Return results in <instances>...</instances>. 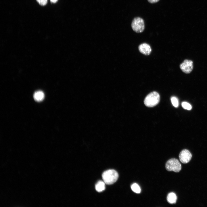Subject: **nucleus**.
Listing matches in <instances>:
<instances>
[{
    "label": "nucleus",
    "mask_w": 207,
    "mask_h": 207,
    "mask_svg": "<svg viewBox=\"0 0 207 207\" xmlns=\"http://www.w3.org/2000/svg\"><path fill=\"white\" fill-rule=\"evenodd\" d=\"M179 66L183 72L186 74H189L193 69V62L191 60L185 59L180 64Z\"/></svg>",
    "instance_id": "nucleus-5"
},
{
    "label": "nucleus",
    "mask_w": 207,
    "mask_h": 207,
    "mask_svg": "<svg viewBox=\"0 0 207 207\" xmlns=\"http://www.w3.org/2000/svg\"><path fill=\"white\" fill-rule=\"evenodd\" d=\"M131 26L133 31L137 33H141L145 29L144 20L139 17L135 18L132 22Z\"/></svg>",
    "instance_id": "nucleus-4"
},
{
    "label": "nucleus",
    "mask_w": 207,
    "mask_h": 207,
    "mask_svg": "<svg viewBox=\"0 0 207 207\" xmlns=\"http://www.w3.org/2000/svg\"><path fill=\"white\" fill-rule=\"evenodd\" d=\"M138 48L139 51L145 55H149L152 51L150 46L146 43L141 44L139 46Z\"/></svg>",
    "instance_id": "nucleus-7"
},
{
    "label": "nucleus",
    "mask_w": 207,
    "mask_h": 207,
    "mask_svg": "<svg viewBox=\"0 0 207 207\" xmlns=\"http://www.w3.org/2000/svg\"><path fill=\"white\" fill-rule=\"evenodd\" d=\"M105 183L103 181H99L96 184L95 188L96 190L98 192L104 191L105 189Z\"/></svg>",
    "instance_id": "nucleus-10"
},
{
    "label": "nucleus",
    "mask_w": 207,
    "mask_h": 207,
    "mask_svg": "<svg viewBox=\"0 0 207 207\" xmlns=\"http://www.w3.org/2000/svg\"><path fill=\"white\" fill-rule=\"evenodd\" d=\"M160 0H147L148 1L151 3H154L157 2Z\"/></svg>",
    "instance_id": "nucleus-15"
},
{
    "label": "nucleus",
    "mask_w": 207,
    "mask_h": 207,
    "mask_svg": "<svg viewBox=\"0 0 207 207\" xmlns=\"http://www.w3.org/2000/svg\"><path fill=\"white\" fill-rule=\"evenodd\" d=\"M165 167L168 171L178 172L181 169V164L179 160L176 158H171L166 162Z\"/></svg>",
    "instance_id": "nucleus-3"
},
{
    "label": "nucleus",
    "mask_w": 207,
    "mask_h": 207,
    "mask_svg": "<svg viewBox=\"0 0 207 207\" xmlns=\"http://www.w3.org/2000/svg\"><path fill=\"white\" fill-rule=\"evenodd\" d=\"M160 100V96L159 93L156 91H153L146 96L144 102L146 106L152 107L156 105L159 103Z\"/></svg>",
    "instance_id": "nucleus-2"
},
{
    "label": "nucleus",
    "mask_w": 207,
    "mask_h": 207,
    "mask_svg": "<svg viewBox=\"0 0 207 207\" xmlns=\"http://www.w3.org/2000/svg\"><path fill=\"white\" fill-rule=\"evenodd\" d=\"M167 200L168 202L170 204L176 203L177 200V196L176 194L173 192H170L168 194L167 197Z\"/></svg>",
    "instance_id": "nucleus-9"
},
{
    "label": "nucleus",
    "mask_w": 207,
    "mask_h": 207,
    "mask_svg": "<svg viewBox=\"0 0 207 207\" xmlns=\"http://www.w3.org/2000/svg\"><path fill=\"white\" fill-rule=\"evenodd\" d=\"M132 190L135 193H139L141 192V189L138 184L136 183H134L131 186Z\"/></svg>",
    "instance_id": "nucleus-11"
},
{
    "label": "nucleus",
    "mask_w": 207,
    "mask_h": 207,
    "mask_svg": "<svg viewBox=\"0 0 207 207\" xmlns=\"http://www.w3.org/2000/svg\"><path fill=\"white\" fill-rule=\"evenodd\" d=\"M181 105L183 108L185 109L190 110L191 109V105L187 102H183L182 103Z\"/></svg>",
    "instance_id": "nucleus-12"
},
{
    "label": "nucleus",
    "mask_w": 207,
    "mask_h": 207,
    "mask_svg": "<svg viewBox=\"0 0 207 207\" xmlns=\"http://www.w3.org/2000/svg\"><path fill=\"white\" fill-rule=\"evenodd\" d=\"M39 3L42 5H44L47 3V0H37Z\"/></svg>",
    "instance_id": "nucleus-14"
},
{
    "label": "nucleus",
    "mask_w": 207,
    "mask_h": 207,
    "mask_svg": "<svg viewBox=\"0 0 207 207\" xmlns=\"http://www.w3.org/2000/svg\"><path fill=\"white\" fill-rule=\"evenodd\" d=\"M102 177L105 184L111 185L117 181L118 177V174L115 170L110 169L104 171L103 173Z\"/></svg>",
    "instance_id": "nucleus-1"
},
{
    "label": "nucleus",
    "mask_w": 207,
    "mask_h": 207,
    "mask_svg": "<svg viewBox=\"0 0 207 207\" xmlns=\"http://www.w3.org/2000/svg\"><path fill=\"white\" fill-rule=\"evenodd\" d=\"M45 97L43 92L41 91H38L34 93L33 95V97L36 101H42Z\"/></svg>",
    "instance_id": "nucleus-8"
},
{
    "label": "nucleus",
    "mask_w": 207,
    "mask_h": 207,
    "mask_svg": "<svg viewBox=\"0 0 207 207\" xmlns=\"http://www.w3.org/2000/svg\"><path fill=\"white\" fill-rule=\"evenodd\" d=\"M192 154L187 150L184 149L180 152L179 157L180 161L183 163H187L191 160Z\"/></svg>",
    "instance_id": "nucleus-6"
},
{
    "label": "nucleus",
    "mask_w": 207,
    "mask_h": 207,
    "mask_svg": "<svg viewBox=\"0 0 207 207\" xmlns=\"http://www.w3.org/2000/svg\"><path fill=\"white\" fill-rule=\"evenodd\" d=\"M171 100L173 105L175 107H177L179 105L177 99L175 97H172L171 98Z\"/></svg>",
    "instance_id": "nucleus-13"
},
{
    "label": "nucleus",
    "mask_w": 207,
    "mask_h": 207,
    "mask_svg": "<svg viewBox=\"0 0 207 207\" xmlns=\"http://www.w3.org/2000/svg\"><path fill=\"white\" fill-rule=\"evenodd\" d=\"M58 0H50L53 3H56Z\"/></svg>",
    "instance_id": "nucleus-16"
}]
</instances>
